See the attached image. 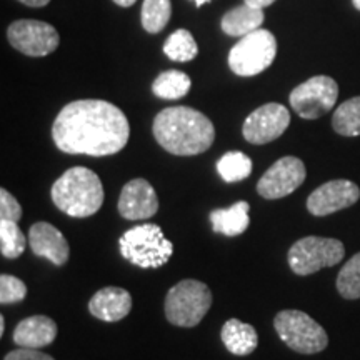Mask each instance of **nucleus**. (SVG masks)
<instances>
[{
    "label": "nucleus",
    "instance_id": "8",
    "mask_svg": "<svg viewBox=\"0 0 360 360\" xmlns=\"http://www.w3.org/2000/svg\"><path fill=\"white\" fill-rule=\"evenodd\" d=\"M345 257V247L337 238L309 236L290 247L289 265L297 276H310L326 267H334Z\"/></svg>",
    "mask_w": 360,
    "mask_h": 360
},
{
    "label": "nucleus",
    "instance_id": "11",
    "mask_svg": "<svg viewBox=\"0 0 360 360\" xmlns=\"http://www.w3.org/2000/svg\"><path fill=\"white\" fill-rule=\"evenodd\" d=\"M307 177L304 162L297 157L287 155L278 159L267 169L257 184V192L260 197L267 200H277L290 195L304 184Z\"/></svg>",
    "mask_w": 360,
    "mask_h": 360
},
{
    "label": "nucleus",
    "instance_id": "10",
    "mask_svg": "<svg viewBox=\"0 0 360 360\" xmlns=\"http://www.w3.org/2000/svg\"><path fill=\"white\" fill-rule=\"evenodd\" d=\"M7 39L15 51L29 57H45L60 44L57 30L40 20L22 19L8 25Z\"/></svg>",
    "mask_w": 360,
    "mask_h": 360
},
{
    "label": "nucleus",
    "instance_id": "15",
    "mask_svg": "<svg viewBox=\"0 0 360 360\" xmlns=\"http://www.w3.org/2000/svg\"><path fill=\"white\" fill-rule=\"evenodd\" d=\"M29 244L35 255L51 260L57 267L67 264V260H69V242H67L64 233L57 231L52 224H34L29 231Z\"/></svg>",
    "mask_w": 360,
    "mask_h": 360
},
{
    "label": "nucleus",
    "instance_id": "3",
    "mask_svg": "<svg viewBox=\"0 0 360 360\" xmlns=\"http://www.w3.org/2000/svg\"><path fill=\"white\" fill-rule=\"evenodd\" d=\"M51 197L57 209L75 219L97 214L103 204L101 177L87 167H72L53 182Z\"/></svg>",
    "mask_w": 360,
    "mask_h": 360
},
{
    "label": "nucleus",
    "instance_id": "26",
    "mask_svg": "<svg viewBox=\"0 0 360 360\" xmlns=\"http://www.w3.org/2000/svg\"><path fill=\"white\" fill-rule=\"evenodd\" d=\"M27 245L25 236L17 222L0 219V252L6 259H17L24 254Z\"/></svg>",
    "mask_w": 360,
    "mask_h": 360
},
{
    "label": "nucleus",
    "instance_id": "18",
    "mask_svg": "<svg viewBox=\"0 0 360 360\" xmlns=\"http://www.w3.org/2000/svg\"><path fill=\"white\" fill-rule=\"evenodd\" d=\"M220 339H222L225 349L233 355H250L257 349L259 335L257 330L238 319H231L224 323L222 332H220Z\"/></svg>",
    "mask_w": 360,
    "mask_h": 360
},
{
    "label": "nucleus",
    "instance_id": "16",
    "mask_svg": "<svg viewBox=\"0 0 360 360\" xmlns=\"http://www.w3.org/2000/svg\"><path fill=\"white\" fill-rule=\"evenodd\" d=\"M132 309V297L120 287H105L94 294L89 302V312L102 322H119Z\"/></svg>",
    "mask_w": 360,
    "mask_h": 360
},
{
    "label": "nucleus",
    "instance_id": "21",
    "mask_svg": "<svg viewBox=\"0 0 360 360\" xmlns=\"http://www.w3.org/2000/svg\"><path fill=\"white\" fill-rule=\"evenodd\" d=\"M191 77L180 70H165L162 72L152 84V92L159 98L165 101H177L186 97L191 90Z\"/></svg>",
    "mask_w": 360,
    "mask_h": 360
},
{
    "label": "nucleus",
    "instance_id": "34",
    "mask_svg": "<svg viewBox=\"0 0 360 360\" xmlns=\"http://www.w3.org/2000/svg\"><path fill=\"white\" fill-rule=\"evenodd\" d=\"M4 332H6V319H4V315L0 317V335H4Z\"/></svg>",
    "mask_w": 360,
    "mask_h": 360
},
{
    "label": "nucleus",
    "instance_id": "7",
    "mask_svg": "<svg viewBox=\"0 0 360 360\" xmlns=\"http://www.w3.org/2000/svg\"><path fill=\"white\" fill-rule=\"evenodd\" d=\"M277 56V40L272 32L257 29L233 45L229 53V67L238 77H254L267 70Z\"/></svg>",
    "mask_w": 360,
    "mask_h": 360
},
{
    "label": "nucleus",
    "instance_id": "12",
    "mask_svg": "<svg viewBox=\"0 0 360 360\" xmlns=\"http://www.w3.org/2000/svg\"><path fill=\"white\" fill-rule=\"evenodd\" d=\"M290 125V112L282 103L270 102L255 109L247 117L242 134L249 143L254 146H264L285 132Z\"/></svg>",
    "mask_w": 360,
    "mask_h": 360
},
{
    "label": "nucleus",
    "instance_id": "25",
    "mask_svg": "<svg viewBox=\"0 0 360 360\" xmlns=\"http://www.w3.org/2000/svg\"><path fill=\"white\" fill-rule=\"evenodd\" d=\"M172 15L170 0H143L142 27L148 34H159Z\"/></svg>",
    "mask_w": 360,
    "mask_h": 360
},
{
    "label": "nucleus",
    "instance_id": "13",
    "mask_svg": "<svg viewBox=\"0 0 360 360\" xmlns=\"http://www.w3.org/2000/svg\"><path fill=\"white\" fill-rule=\"evenodd\" d=\"M360 199V188L357 184L345 179L330 180L322 184L310 193L307 199V210L314 217H327V215L349 209Z\"/></svg>",
    "mask_w": 360,
    "mask_h": 360
},
{
    "label": "nucleus",
    "instance_id": "4",
    "mask_svg": "<svg viewBox=\"0 0 360 360\" xmlns=\"http://www.w3.org/2000/svg\"><path fill=\"white\" fill-rule=\"evenodd\" d=\"M120 254L130 264L141 269H159L174 254V244L167 240L155 224H142L129 229L119 238Z\"/></svg>",
    "mask_w": 360,
    "mask_h": 360
},
{
    "label": "nucleus",
    "instance_id": "29",
    "mask_svg": "<svg viewBox=\"0 0 360 360\" xmlns=\"http://www.w3.org/2000/svg\"><path fill=\"white\" fill-rule=\"evenodd\" d=\"M0 219L13 220V222H19L22 219V207L19 200L6 188H0Z\"/></svg>",
    "mask_w": 360,
    "mask_h": 360
},
{
    "label": "nucleus",
    "instance_id": "30",
    "mask_svg": "<svg viewBox=\"0 0 360 360\" xmlns=\"http://www.w3.org/2000/svg\"><path fill=\"white\" fill-rule=\"evenodd\" d=\"M4 360H56V359L51 357V355L40 352L37 349L19 347L17 350L8 352Z\"/></svg>",
    "mask_w": 360,
    "mask_h": 360
},
{
    "label": "nucleus",
    "instance_id": "33",
    "mask_svg": "<svg viewBox=\"0 0 360 360\" xmlns=\"http://www.w3.org/2000/svg\"><path fill=\"white\" fill-rule=\"evenodd\" d=\"M119 7H132L137 0H114Z\"/></svg>",
    "mask_w": 360,
    "mask_h": 360
},
{
    "label": "nucleus",
    "instance_id": "35",
    "mask_svg": "<svg viewBox=\"0 0 360 360\" xmlns=\"http://www.w3.org/2000/svg\"><path fill=\"white\" fill-rule=\"evenodd\" d=\"M193 2H195V6H197V7H202V6H204V4L210 2V0H193Z\"/></svg>",
    "mask_w": 360,
    "mask_h": 360
},
{
    "label": "nucleus",
    "instance_id": "19",
    "mask_svg": "<svg viewBox=\"0 0 360 360\" xmlns=\"http://www.w3.org/2000/svg\"><path fill=\"white\" fill-rule=\"evenodd\" d=\"M250 205L247 202L240 200L233 204L229 209H217L209 214L212 231L215 233H222L227 237H237L244 233L250 225L249 217Z\"/></svg>",
    "mask_w": 360,
    "mask_h": 360
},
{
    "label": "nucleus",
    "instance_id": "6",
    "mask_svg": "<svg viewBox=\"0 0 360 360\" xmlns=\"http://www.w3.org/2000/svg\"><path fill=\"white\" fill-rule=\"evenodd\" d=\"M274 328L287 347L294 352L312 355L327 349L328 335L321 323L302 310H282L274 319Z\"/></svg>",
    "mask_w": 360,
    "mask_h": 360
},
{
    "label": "nucleus",
    "instance_id": "2",
    "mask_svg": "<svg viewBox=\"0 0 360 360\" xmlns=\"http://www.w3.org/2000/svg\"><path fill=\"white\" fill-rule=\"evenodd\" d=\"M154 137L172 155H199L215 141V127L202 112L191 107H167L154 119Z\"/></svg>",
    "mask_w": 360,
    "mask_h": 360
},
{
    "label": "nucleus",
    "instance_id": "31",
    "mask_svg": "<svg viewBox=\"0 0 360 360\" xmlns=\"http://www.w3.org/2000/svg\"><path fill=\"white\" fill-rule=\"evenodd\" d=\"M274 2H276V0H245V4H249V6L257 7V8H265L272 6Z\"/></svg>",
    "mask_w": 360,
    "mask_h": 360
},
{
    "label": "nucleus",
    "instance_id": "22",
    "mask_svg": "<svg viewBox=\"0 0 360 360\" xmlns=\"http://www.w3.org/2000/svg\"><path fill=\"white\" fill-rule=\"evenodd\" d=\"M332 127L344 137L360 135V96L340 103L332 117Z\"/></svg>",
    "mask_w": 360,
    "mask_h": 360
},
{
    "label": "nucleus",
    "instance_id": "24",
    "mask_svg": "<svg viewBox=\"0 0 360 360\" xmlns=\"http://www.w3.org/2000/svg\"><path fill=\"white\" fill-rule=\"evenodd\" d=\"M164 52L174 62H191L199 53V47L187 29H179L165 40Z\"/></svg>",
    "mask_w": 360,
    "mask_h": 360
},
{
    "label": "nucleus",
    "instance_id": "23",
    "mask_svg": "<svg viewBox=\"0 0 360 360\" xmlns=\"http://www.w3.org/2000/svg\"><path fill=\"white\" fill-rule=\"evenodd\" d=\"M217 172L227 184L240 182L252 174L250 157L238 150L227 152L217 162Z\"/></svg>",
    "mask_w": 360,
    "mask_h": 360
},
{
    "label": "nucleus",
    "instance_id": "27",
    "mask_svg": "<svg viewBox=\"0 0 360 360\" xmlns=\"http://www.w3.org/2000/svg\"><path fill=\"white\" fill-rule=\"evenodd\" d=\"M337 290L347 300L360 299V252L350 257L337 276Z\"/></svg>",
    "mask_w": 360,
    "mask_h": 360
},
{
    "label": "nucleus",
    "instance_id": "14",
    "mask_svg": "<svg viewBox=\"0 0 360 360\" xmlns=\"http://www.w3.org/2000/svg\"><path fill=\"white\" fill-rule=\"evenodd\" d=\"M119 214L127 220H147L159 210V197L146 179H134L120 192Z\"/></svg>",
    "mask_w": 360,
    "mask_h": 360
},
{
    "label": "nucleus",
    "instance_id": "28",
    "mask_svg": "<svg viewBox=\"0 0 360 360\" xmlns=\"http://www.w3.org/2000/svg\"><path fill=\"white\" fill-rule=\"evenodd\" d=\"M27 295V285L20 278L2 274L0 276V302L4 305H11L22 302Z\"/></svg>",
    "mask_w": 360,
    "mask_h": 360
},
{
    "label": "nucleus",
    "instance_id": "1",
    "mask_svg": "<svg viewBox=\"0 0 360 360\" xmlns=\"http://www.w3.org/2000/svg\"><path fill=\"white\" fill-rule=\"evenodd\" d=\"M130 125L119 107L107 101H74L58 112L52 139L58 150L72 155L107 157L127 146Z\"/></svg>",
    "mask_w": 360,
    "mask_h": 360
},
{
    "label": "nucleus",
    "instance_id": "17",
    "mask_svg": "<svg viewBox=\"0 0 360 360\" xmlns=\"http://www.w3.org/2000/svg\"><path fill=\"white\" fill-rule=\"evenodd\" d=\"M57 323L47 315H32L17 323L13 328V342L19 347L42 349L51 345L57 337Z\"/></svg>",
    "mask_w": 360,
    "mask_h": 360
},
{
    "label": "nucleus",
    "instance_id": "9",
    "mask_svg": "<svg viewBox=\"0 0 360 360\" xmlns=\"http://www.w3.org/2000/svg\"><path fill=\"white\" fill-rule=\"evenodd\" d=\"M339 97V85L328 75H315L297 85L289 96L290 107L302 119L314 120L334 109Z\"/></svg>",
    "mask_w": 360,
    "mask_h": 360
},
{
    "label": "nucleus",
    "instance_id": "36",
    "mask_svg": "<svg viewBox=\"0 0 360 360\" xmlns=\"http://www.w3.org/2000/svg\"><path fill=\"white\" fill-rule=\"evenodd\" d=\"M352 4H354V7L360 12V0H352Z\"/></svg>",
    "mask_w": 360,
    "mask_h": 360
},
{
    "label": "nucleus",
    "instance_id": "20",
    "mask_svg": "<svg viewBox=\"0 0 360 360\" xmlns=\"http://www.w3.org/2000/svg\"><path fill=\"white\" fill-rule=\"evenodd\" d=\"M264 8L244 4V6H238L225 13L222 22H220V27L231 37H244V35L260 29V25L264 24Z\"/></svg>",
    "mask_w": 360,
    "mask_h": 360
},
{
    "label": "nucleus",
    "instance_id": "5",
    "mask_svg": "<svg viewBox=\"0 0 360 360\" xmlns=\"http://www.w3.org/2000/svg\"><path fill=\"white\" fill-rule=\"evenodd\" d=\"M212 305V292L204 282L186 278L175 283L165 297V317L172 326L195 327Z\"/></svg>",
    "mask_w": 360,
    "mask_h": 360
},
{
    "label": "nucleus",
    "instance_id": "32",
    "mask_svg": "<svg viewBox=\"0 0 360 360\" xmlns=\"http://www.w3.org/2000/svg\"><path fill=\"white\" fill-rule=\"evenodd\" d=\"M20 4H24V6H27V7H35V8H39V7H45L47 6L49 2H51V0H19Z\"/></svg>",
    "mask_w": 360,
    "mask_h": 360
}]
</instances>
